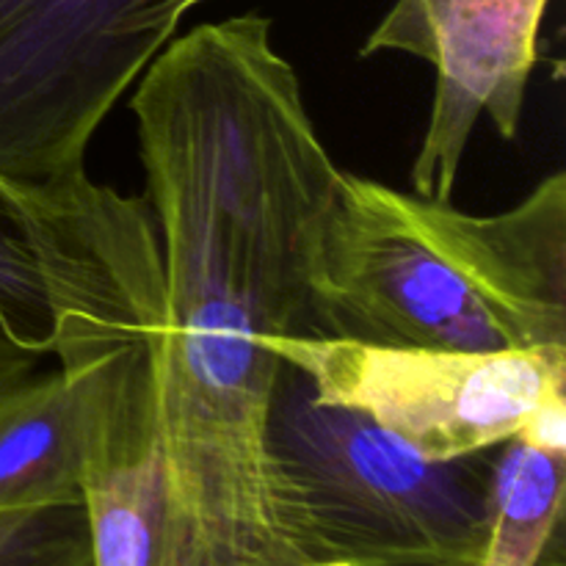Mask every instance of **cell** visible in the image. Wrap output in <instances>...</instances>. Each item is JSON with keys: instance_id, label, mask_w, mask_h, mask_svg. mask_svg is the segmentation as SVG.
Listing matches in <instances>:
<instances>
[{"instance_id": "obj_1", "label": "cell", "mask_w": 566, "mask_h": 566, "mask_svg": "<svg viewBox=\"0 0 566 566\" xmlns=\"http://www.w3.org/2000/svg\"><path fill=\"white\" fill-rule=\"evenodd\" d=\"M313 335L451 352L566 348V175L501 213L340 169L313 271Z\"/></svg>"}, {"instance_id": "obj_2", "label": "cell", "mask_w": 566, "mask_h": 566, "mask_svg": "<svg viewBox=\"0 0 566 566\" xmlns=\"http://www.w3.org/2000/svg\"><path fill=\"white\" fill-rule=\"evenodd\" d=\"M481 457H420L365 415L315 401L307 379L282 363L265 473L282 525L321 562H484L492 462Z\"/></svg>"}, {"instance_id": "obj_3", "label": "cell", "mask_w": 566, "mask_h": 566, "mask_svg": "<svg viewBox=\"0 0 566 566\" xmlns=\"http://www.w3.org/2000/svg\"><path fill=\"white\" fill-rule=\"evenodd\" d=\"M177 25L158 0H0V177L86 169L92 138Z\"/></svg>"}, {"instance_id": "obj_4", "label": "cell", "mask_w": 566, "mask_h": 566, "mask_svg": "<svg viewBox=\"0 0 566 566\" xmlns=\"http://www.w3.org/2000/svg\"><path fill=\"white\" fill-rule=\"evenodd\" d=\"M265 340L315 401L365 415L434 462L497 448L545 398L566 392V348L481 354L313 332Z\"/></svg>"}, {"instance_id": "obj_5", "label": "cell", "mask_w": 566, "mask_h": 566, "mask_svg": "<svg viewBox=\"0 0 566 566\" xmlns=\"http://www.w3.org/2000/svg\"><path fill=\"white\" fill-rule=\"evenodd\" d=\"M551 0H396L363 55L409 53L434 66L429 125L412 164V191L453 199L481 116L517 136Z\"/></svg>"}, {"instance_id": "obj_6", "label": "cell", "mask_w": 566, "mask_h": 566, "mask_svg": "<svg viewBox=\"0 0 566 566\" xmlns=\"http://www.w3.org/2000/svg\"><path fill=\"white\" fill-rule=\"evenodd\" d=\"M81 409L59 368L0 370V509L83 506Z\"/></svg>"}, {"instance_id": "obj_7", "label": "cell", "mask_w": 566, "mask_h": 566, "mask_svg": "<svg viewBox=\"0 0 566 566\" xmlns=\"http://www.w3.org/2000/svg\"><path fill=\"white\" fill-rule=\"evenodd\" d=\"M490 468V542L484 562L536 566L562 539L566 453L512 437Z\"/></svg>"}, {"instance_id": "obj_8", "label": "cell", "mask_w": 566, "mask_h": 566, "mask_svg": "<svg viewBox=\"0 0 566 566\" xmlns=\"http://www.w3.org/2000/svg\"><path fill=\"white\" fill-rule=\"evenodd\" d=\"M44 357H53L48 280L17 202V182L0 177V370Z\"/></svg>"}, {"instance_id": "obj_9", "label": "cell", "mask_w": 566, "mask_h": 566, "mask_svg": "<svg viewBox=\"0 0 566 566\" xmlns=\"http://www.w3.org/2000/svg\"><path fill=\"white\" fill-rule=\"evenodd\" d=\"M0 566H92L83 506L0 509Z\"/></svg>"}, {"instance_id": "obj_10", "label": "cell", "mask_w": 566, "mask_h": 566, "mask_svg": "<svg viewBox=\"0 0 566 566\" xmlns=\"http://www.w3.org/2000/svg\"><path fill=\"white\" fill-rule=\"evenodd\" d=\"M520 440L542 451L566 453V392L545 398L520 429Z\"/></svg>"}, {"instance_id": "obj_11", "label": "cell", "mask_w": 566, "mask_h": 566, "mask_svg": "<svg viewBox=\"0 0 566 566\" xmlns=\"http://www.w3.org/2000/svg\"><path fill=\"white\" fill-rule=\"evenodd\" d=\"M158 3L164 6V9H169L171 14L180 17V20H182V17H186L188 11L197 9V6H202V3H208V0H158Z\"/></svg>"}, {"instance_id": "obj_12", "label": "cell", "mask_w": 566, "mask_h": 566, "mask_svg": "<svg viewBox=\"0 0 566 566\" xmlns=\"http://www.w3.org/2000/svg\"><path fill=\"white\" fill-rule=\"evenodd\" d=\"M536 566H564V556H562V539H558V542H553V545H551V551H547L545 556H542V562L536 564Z\"/></svg>"}, {"instance_id": "obj_13", "label": "cell", "mask_w": 566, "mask_h": 566, "mask_svg": "<svg viewBox=\"0 0 566 566\" xmlns=\"http://www.w3.org/2000/svg\"><path fill=\"white\" fill-rule=\"evenodd\" d=\"M420 566H481V562H446V564H420Z\"/></svg>"}, {"instance_id": "obj_14", "label": "cell", "mask_w": 566, "mask_h": 566, "mask_svg": "<svg viewBox=\"0 0 566 566\" xmlns=\"http://www.w3.org/2000/svg\"><path fill=\"white\" fill-rule=\"evenodd\" d=\"M481 566H503V564H495V562H481Z\"/></svg>"}, {"instance_id": "obj_15", "label": "cell", "mask_w": 566, "mask_h": 566, "mask_svg": "<svg viewBox=\"0 0 566 566\" xmlns=\"http://www.w3.org/2000/svg\"><path fill=\"white\" fill-rule=\"evenodd\" d=\"M3 370H6V368H3Z\"/></svg>"}]
</instances>
